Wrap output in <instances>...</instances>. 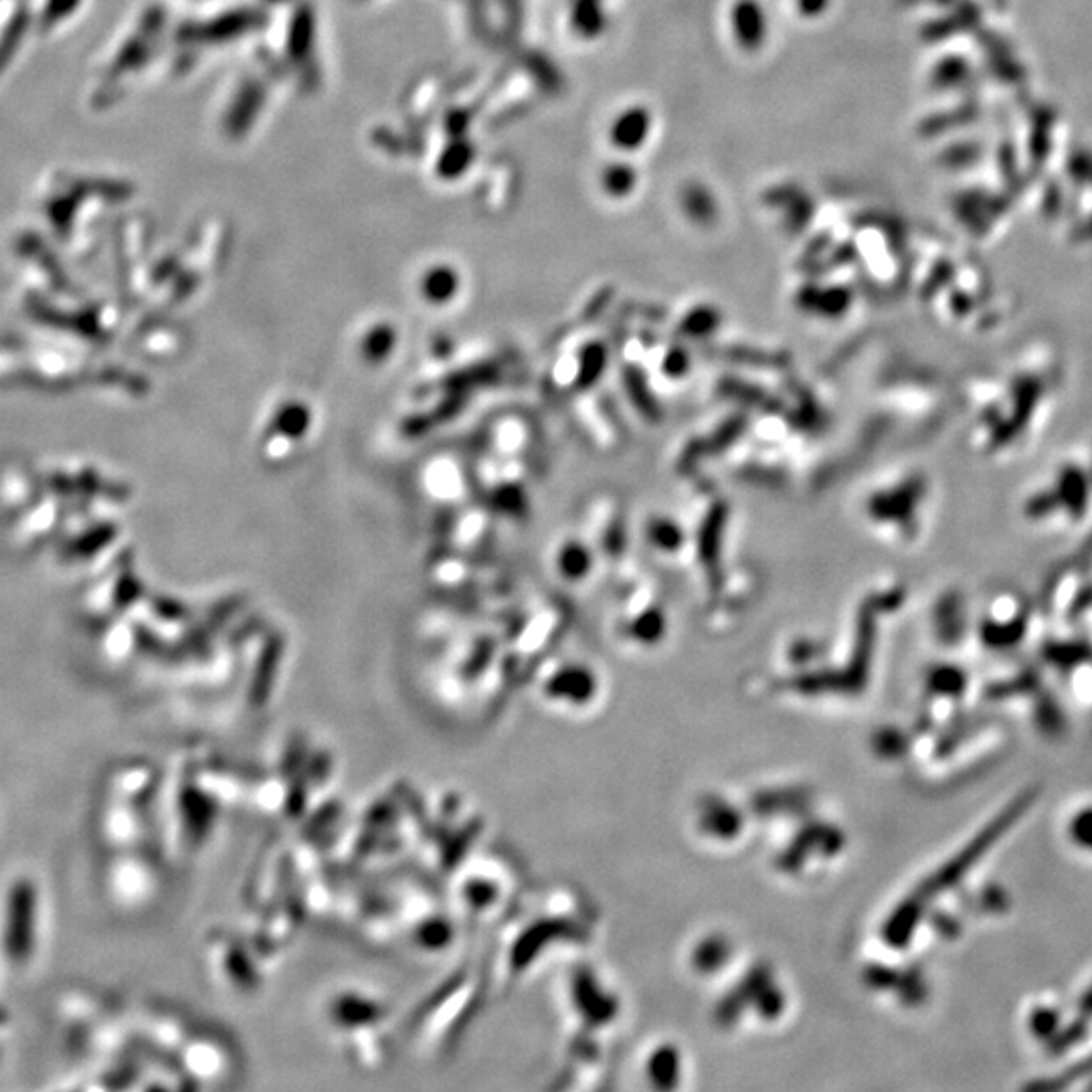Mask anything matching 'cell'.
<instances>
[{"label":"cell","mask_w":1092,"mask_h":1092,"mask_svg":"<svg viewBox=\"0 0 1092 1092\" xmlns=\"http://www.w3.org/2000/svg\"><path fill=\"white\" fill-rule=\"evenodd\" d=\"M561 559H563L561 561V573H563L565 579H569L573 583L585 581L589 577V573L593 571V553L579 538L567 540V544L561 551Z\"/></svg>","instance_id":"2"},{"label":"cell","mask_w":1092,"mask_h":1092,"mask_svg":"<svg viewBox=\"0 0 1092 1092\" xmlns=\"http://www.w3.org/2000/svg\"><path fill=\"white\" fill-rule=\"evenodd\" d=\"M35 927V890L28 882L14 886L6 921V951L12 959H26L33 949Z\"/></svg>","instance_id":"1"}]
</instances>
